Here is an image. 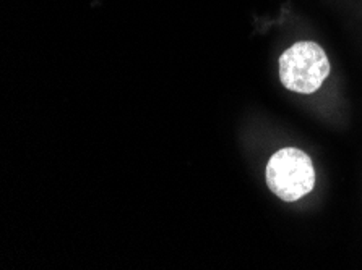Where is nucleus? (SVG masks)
Instances as JSON below:
<instances>
[{
  "mask_svg": "<svg viewBox=\"0 0 362 270\" xmlns=\"http://www.w3.org/2000/svg\"><path fill=\"white\" fill-rule=\"evenodd\" d=\"M330 73L327 54L315 42L294 44L279 59V78L284 87L299 94H312Z\"/></svg>",
  "mask_w": 362,
  "mask_h": 270,
  "instance_id": "f257e3e1",
  "label": "nucleus"
},
{
  "mask_svg": "<svg viewBox=\"0 0 362 270\" xmlns=\"http://www.w3.org/2000/svg\"><path fill=\"white\" fill-rule=\"evenodd\" d=\"M267 185L279 200L293 202L314 190L315 170L305 152L284 147L267 164Z\"/></svg>",
  "mask_w": 362,
  "mask_h": 270,
  "instance_id": "f03ea898",
  "label": "nucleus"
}]
</instances>
